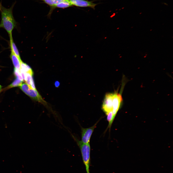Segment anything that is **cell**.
<instances>
[{
  "instance_id": "1",
  "label": "cell",
  "mask_w": 173,
  "mask_h": 173,
  "mask_svg": "<svg viewBox=\"0 0 173 173\" xmlns=\"http://www.w3.org/2000/svg\"><path fill=\"white\" fill-rule=\"evenodd\" d=\"M16 2L13 3L9 8H6L0 4L1 20L0 28H4L9 36L12 35V31L15 27L16 22L13 16L12 11Z\"/></svg>"
},
{
  "instance_id": "2",
  "label": "cell",
  "mask_w": 173,
  "mask_h": 173,
  "mask_svg": "<svg viewBox=\"0 0 173 173\" xmlns=\"http://www.w3.org/2000/svg\"><path fill=\"white\" fill-rule=\"evenodd\" d=\"M76 141L80 150L83 162L85 166L87 173H90L89 167L90 163V143L84 144L76 138Z\"/></svg>"
},
{
  "instance_id": "3",
  "label": "cell",
  "mask_w": 173,
  "mask_h": 173,
  "mask_svg": "<svg viewBox=\"0 0 173 173\" xmlns=\"http://www.w3.org/2000/svg\"><path fill=\"white\" fill-rule=\"evenodd\" d=\"M21 89L33 100L38 101L46 106L47 102L43 99L36 89H32L26 83H22L19 86Z\"/></svg>"
},
{
  "instance_id": "4",
  "label": "cell",
  "mask_w": 173,
  "mask_h": 173,
  "mask_svg": "<svg viewBox=\"0 0 173 173\" xmlns=\"http://www.w3.org/2000/svg\"><path fill=\"white\" fill-rule=\"evenodd\" d=\"M121 90L120 93L115 92L113 93L112 101V113L114 119L123 102Z\"/></svg>"
},
{
  "instance_id": "5",
  "label": "cell",
  "mask_w": 173,
  "mask_h": 173,
  "mask_svg": "<svg viewBox=\"0 0 173 173\" xmlns=\"http://www.w3.org/2000/svg\"><path fill=\"white\" fill-rule=\"evenodd\" d=\"M113 93H108L105 97L102 106V109L107 115L112 110V101Z\"/></svg>"
},
{
  "instance_id": "6",
  "label": "cell",
  "mask_w": 173,
  "mask_h": 173,
  "mask_svg": "<svg viewBox=\"0 0 173 173\" xmlns=\"http://www.w3.org/2000/svg\"><path fill=\"white\" fill-rule=\"evenodd\" d=\"M98 121L93 126L88 128H82L81 142L84 144L89 143L91 137Z\"/></svg>"
},
{
  "instance_id": "7",
  "label": "cell",
  "mask_w": 173,
  "mask_h": 173,
  "mask_svg": "<svg viewBox=\"0 0 173 173\" xmlns=\"http://www.w3.org/2000/svg\"><path fill=\"white\" fill-rule=\"evenodd\" d=\"M73 6L81 7H90L94 9L97 4L85 0H69Z\"/></svg>"
},
{
  "instance_id": "8",
  "label": "cell",
  "mask_w": 173,
  "mask_h": 173,
  "mask_svg": "<svg viewBox=\"0 0 173 173\" xmlns=\"http://www.w3.org/2000/svg\"><path fill=\"white\" fill-rule=\"evenodd\" d=\"M10 45L11 50L14 54L17 57L20 62L21 60L18 50L16 45L13 41L12 35L9 36Z\"/></svg>"
},
{
  "instance_id": "9",
  "label": "cell",
  "mask_w": 173,
  "mask_h": 173,
  "mask_svg": "<svg viewBox=\"0 0 173 173\" xmlns=\"http://www.w3.org/2000/svg\"><path fill=\"white\" fill-rule=\"evenodd\" d=\"M10 57L12 62L14 68L20 70L21 69V62L17 57L11 50Z\"/></svg>"
},
{
  "instance_id": "10",
  "label": "cell",
  "mask_w": 173,
  "mask_h": 173,
  "mask_svg": "<svg viewBox=\"0 0 173 173\" xmlns=\"http://www.w3.org/2000/svg\"><path fill=\"white\" fill-rule=\"evenodd\" d=\"M20 67L21 69L24 72L33 75V72L31 68L28 65L22 61L20 62Z\"/></svg>"
},
{
  "instance_id": "11",
  "label": "cell",
  "mask_w": 173,
  "mask_h": 173,
  "mask_svg": "<svg viewBox=\"0 0 173 173\" xmlns=\"http://www.w3.org/2000/svg\"><path fill=\"white\" fill-rule=\"evenodd\" d=\"M23 82L20 80L16 78L11 84L3 89L2 90L4 91L12 87L20 86L23 83Z\"/></svg>"
},
{
  "instance_id": "12",
  "label": "cell",
  "mask_w": 173,
  "mask_h": 173,
  "mask_svg": "<svg viewBox=\"0 0 173 173\" xmlns=\"http://www.w3.org/2000/svg\"><path fill=\"white\" fill-rule=\"evenodd\" d=\"M73 5L69 0L60 2L55 5L54 9L56 8H64L72 6Z\"/></svg>"
},
{
  "instance_id": "13",
  "label": "cell",
  "mask_w": 173,
  "mask_h": 173,
  "mask_svg": "<svg viewBox=\"0 0 173 173\" xmlns=\"http://www.w3.org/2000/svg\"><path fill=\"white\" fill-rule=\"evenodd\" d=\"M42 1L45 3L47 4L50 6V9L49 14H51V12L54 9V6L55 4L53 0H39Z\"/></svg>"
},
{
  "instance_id": "14",
  "label": "cell",
  "mask_w": 173,
  "mask_h": 173,
  "mask_svg": "<svg viewBox=\"0 0 173 173\" xmlns=\"http://www.w3.org/2000/svg\"><path fill=\"white\" fill-rule=\"evenodd\" d=\"M107 119L109 122L108 127H111L114 119L113 118L112 111L110 112L107 115Z\"/></svg>"
},
{
  "instance_id": "15",
  "label": "cell",
  "mask_w": 173,
  "mask_h": 173,
  "mask_svg": "<svg viewBox=\"0 0 173 173\" xmlns=\"http://www.w3.org/2000/svg\"><path fill=\"white\" fill-rule=\"evenodd\" d=\"M14 74L17 78L20 80L22 81H24L20 70L14 68Z\"/></svg>"
},
{
  "instance_id": "16",
  "label": "cell",
  "mask_w": 173,
  "mask_h": 173,
  "mask_svg": "<svg viewBox=\"0 0 173 173\" xmlns=\"http://www.w3.org/2000/svg\"><path fill=\"white\" fill-rule=\"evenodd\" d=\"M55 5L60 2H61L67 0H53Z\"/></svg>"
},
{
  "instance_id": "17",
  "label": "cell",
  "mask_w": 173,
  "mask_h": 173,
  "mask_svg": "<svg viewBox=\"0 0 173 173\" xmlns=\"http://www.w3.org/2000/svg\"><path fill=\"white\" fill-rule=\"evenodd\" d=\"M55 84L56 87H58L60 85V83L58 81H55Z\"/></svg>"
},
{
  "instance_id": "18",
  "label": "cell",
  "mask_w": 173,
  "mask_h": 173,
  "mask_svg": "<svg viewBox=\"0 0 173 173\" xmlns=\"http://www.w3.org/2000/svg\"><path fill=\"white\" fill-rule=\"evenodd\" d=\"M2 86L0 85V93L2 90Z\"/></svg>"
}]
</instances>
